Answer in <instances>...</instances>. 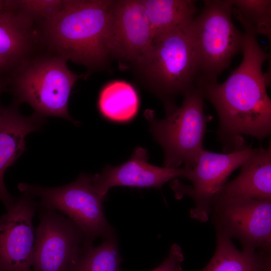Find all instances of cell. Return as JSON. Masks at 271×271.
Wrapping results in <instances>:
<instances>
[{
  "label": "cell",
  "mask_w": 271,
  "mask_h": 271,
  "mask_svg": "<svg viewBox=\"0 0 271 271\" xmlns=\"http://www.w3.org/2000/svg\"><path fill=\"white\" fill-rule=\"evenodd\" d=\"M242 52L240 64L223 83L197 85L217 112V137L229 152L246 146L243 135L262 140L271 132V100L266 92L270 80L262 69L270 55L255 36L246 33Z\"/></svg>",
  "instance_id": "cell-1"
},
{
  "label": "cell",
  "mask_w": 271,
  "mask_h": 271,
  "mask_svg": "<svg viewBox=\"0 0 271 271\" xmlns=\"http://www.w3.org/2000/svg\"><path fill=\"white\" fill-rule=\"evenodd\" d=\"M114 1L63 0L59 12L39 22L40 39L55 54L91 69L110 57L109 31Z\"/></svg>",
  "instance_id": "cell-2"
},
{
  "label": "cell",
  "mask_w": 271,
  "mask_h": 271,
  "mask_svg": "<svg viewBox=\"0 0 271 271\" xmlns=\"http://www.w3.org/2000/svg\"><path fill=\"white\" fill-rule=\"evenodd\" d=\"M67 60L54 54L29 58L12 73L11 84L15 104L30 105L40 116H58L76 124L68 113L72 89L82 75L72 72Z\"/></svg>",
  "instance_id": "cell-3"
},
{
  "label": "cell",
  "mask_w": 271,
  "mask_h": 271,
  "mask_svg": "<svg viewBox=\"0 0 271 271\" xmlns=\"http://www.w3.org/2000/svg\"><path fill=\"white\" fill-rule=\"evenodd\" d=\"M138 68L164 102L167 115L175 111L177 96L197 86V61L189 26L153 41L148 56Z\"/></svg>",
  "instance_id": "cell-4"
},
{
  "label": "cell",
  "mask_w": 271,
  "mask_h": 271,
  "mask_svg": "<svg viewBox=\"0 0 271 271\" xmlns=\"http://www.w3.org/2000/svg\"><path fill=\"white\" fill-rule=\"evenodd\" d=\"M231 0H206L189 29L195 50L197 85L217 82L233 58L242 52L244 34L232 20Z\"/></svg>",
  "instance_id": "cell-5"
},
{
  "label": "cell",
  "mask_w": 271,
  "mask_h": 271,
  "mask_svg": "<svg viewBox=\"0 0 271 271\" xmlns=\"http://www.w3.org/2000/svg\"><path fill=\"white\" fill-rule=\"evenodd\" d=\"M204 97L196 86L184 95L180 107L162 119L155 118L152 110L145 115L151 131L164 152V167L178 168L182 164L193 168L201 153L209 116L204 111Z\"/></svg>",
  "instance_id": "cell-6"
},
{
  "label": "cell",
  "mask_w": 271,
  "mask_h": 271,
  "mask_svg": "<svg viewBox=\"0 0 271 271\" xmlns=\"http://www.w3.org/2000/svg\"><path fill=\"white\" fill-rule=\"evenodd\" d=\"M23 193L38 197V208L58 210L66 215L84 235V244L91 245L96 238L113 234L114 230L106 219L103 203L106 197L93 186L92 176L81 174L73 182L58 187H45L20 183Z\"/></svg>",
  "instance_id": "cell-7"
},
{
  "label": "cell",
  "mask_w": 271,
  "mask_h": 271,
  "mask_svg": "<svg viewBox=\"0 0 271 271\" xmlns=\"http://www.w3.org/2000/svg\"><path fill=\"white\" fill-rule=\"evenodd\" d=\"M255 149L246 146L227 154H218L203 150L194 166L188 168L185 176L192 185H186L175 179L171 188L177 198L191 197L195 205L191 217L201 222L208 220L214 197L218 194L229 175L254 152Z\"/></svg>",
  "instance_id": "cell-8"
},
{
  "label": "cell",
  "mask_w": 271,
  "mask_h": 271,
  "mask_svg": "<svg viewBox=\"0 0 271 271\" xmlns=\"http://www.w3.org/2000/svg\"><path fill=\"white\" fill-rule=\"evenodd\" d=\"M214 224L243 249L270 251L271 199H233L213 204ZM211 211V212H212Z\"/></svg>",
  "instance_id": "cell-9"
},
{
  "label": "cell",
  "mask_w": 271,
  "mask_h": 271,
  "mask_svg": "<svg viewBox=\"0 0 271 271\" xmlns=\"http://www.w3.org/2000/svg\"><path fill=\"white\" fill-rule=\"evenodd\" d=\"M32 271H67L84 244L81 230L56 210L38 208Z\"/></svg>",
  "instance_id": "cell-10"
},
{
  "label": "cell",
  "mask_w": 271,
  "mask_h": 271,
  "mask_svg": "<svg viewBox=\"0 0 271 271\" xmlns=\"http://www.w3.org/2000/svg\"><path fill=\"white\" fill-rule=\"evenodd\" d=\"M6 209L0 217V271H32L37 203L23 193Z\"/></svg>",
  "instance_id": "cell-11"
},
{
  "label": "cell",
  "mask_w": 271,
  "mask_h": 271,
  "mask_svg": "<svg viewBox=\"0 0 271 271\" xmlns=\"http://www.w3.org/2000/svg\"><path fill=\"white\" fill-rule=\"evenodd\" d=\"M152 46L150 25L142 0L114 1L109 39L110 56L138 67Z\"/></svg>",
  "instance_id": "cell-12"
},
{
  "label": "cell",
  "mask_w": 271,
  "mask_h": 271,
  "mask_svg": "<svg viewBox=\"0 0 271 271\" xmlns=\"http://www.w3.org/2000/svg\"><path fill=\"white\" fill-rule=\"evenodd\" d=\"M146 149L137 148L130 159L115 167L107 166L101 173L92 176V183L101 196L109 189L124 186L137 188H161L170 180L185 178L188 168H168L150 164Z\"/></svg>",
  "instance_id": "cell-13"
},
{
  "label": "cell",
  "mask_w": 271,
  "mask_h": 271,
  "mask_svg": "<svg viewBox=\"0 0 271 271\" xmlns=\"http://www.w3.org/2000/svg\"><path fill=\"white\" fill-rule=\"evenodd\" d=\"M44 120L34 113L29 116L22 115L15 104L0 105V200L6 209L16 200L5 185L4 173L25 151V137L38 130Z\"/></svg>",
  "instance_id": "cell-14"
},
{
  "label": "cell",
  "mask_w": 271,
  "mask_h": 271,
  "mask_svg": "<svg viewBox=\"0 0 271 271\" xmlns=\"http://www.w3.org/2000/svg\"><path fill=\"white\" fill-rule=\"evenodd\" d=\"M37 22L25 12L7 10L0 14V77L13 71L30 57L34 44L40 39Z\"/></svg>",
  "instance_id": "cell-15"
},
{
  "label": "cell",
  "mask_w": 271,
  "mask_h": 271,
  "mask_svg": "<svg viewBox=\"0 0 271 271\" xmlns=\"http://www.w3.org/2000/svg\"><path fill=\"white\" fill-rule=\"evenodd\" d=\"M233 180L225 184L213 204L233 199H271V148L255 149Z\"/></svg>",
  "instance_id": "cell-16"
},
{
  "label": "cell",
  "mask_w": 271,
  "mask_h": 271,
  "mask_svg": "<svg viewBox=\"0 0 271 271\" xmlns=\"http://www.w3.org/2000/svg\"><path fill=\"white\" fill-rule=\"evenodd\" d=\"M216 230V248L209 263L200 271H270V252L240 251L231 238Z\"/></svg>",
  "instance_id": "cell-17"
},
{
  "label": "cell",
  "mask_w": 271,
  "mask_h": 271,
  "mask_svg": "<svg viewBox=\"0 0 271 271\" xmlns=\"http://www.w3.org/2000/svg\"><path fill=\"white\" fill-rule=\"evenodd\" d=\"M151 28L152 43L173 31L189 27L197 11L193 0H142Z\"/></svg>",
  "instance_id": "cell-18"
},
{
  "label": "cell",
  "mask_w": 271,
  "mask_h": 271,
  "mask_svg": "<svg viewBox=\"0 0 271 271\" xmlns=\"http://www.w3.org/2000/svg\"><path fill=\"white\" fill-rule=\"evenodd\" d=\"M139 105L137 93L129 83L114 81L101 90L98 107L105 118L117 122H127L137 114Z\"/></svg>",
  "instance_id": "cell-19"
},
{
  "label": "cell",
  "mask_w": 271,
  "mask_h": 271,
  "mask_svg": "<svg viewBox=\"0 0 271 271\" xmlns=\"http://www.w3.org/2000/svg\"><path fill=\"white\" fill-rule=\"evenodd\" d=\"M122 260L117 241L112 234L96 247L84 244L67 271H121Z\"/></svg>",
  "instance_id": "cell-20"
},
{
  "label": "cell",
  "mask_w": 271,
  "mask_h": 271,
  "mask_svg": "<svg viewBox=\"0 0 271 271\" xmlns=\"http://www.w3.org/2000/svg\"><path fill=\"white\" fill-rule=\"evenodd\" d=\"M232 15L242 24L246 34L265 36L271 40V1L231 0Z\"/></svg>",
  "instance_id": "cell-21"
},
{
  "label": "cell",
  "mask_w": 271,
  "mask_h": 271,
  "mask_svg": "<svg viewBox=\"0 0 271 271\" xmlns=\"http://www.w3.org/2000/svg\"><path fill=\"white\" fill-rule=\"evenodd\" d=\"M10 10L23 11L37 22L51 18L57 15L63 5L62 0L7 1Z\"/></svg>",
  "instance_id": "cell-22"
},
{
  "label": "cell",
  "mask_w": 271,
  "mask_h": 271,
  "mask_svg": "<svg viewBox=\"0 0 271 271\" xmlns=\"http://www.w3.org/2000/svg\"><path fill=\"white\" fill-rule=\"evenodd\" d=\"M184 255L180 246L174 244L167 257L159 266L151 271H182Z\"/></svg>",
  "instance_id": "cell-23"
},
{
  "label": "cell",
  "mask_w": 271,
  "mask_h": 271,
  "mask_svg": "<svg viewBox=\"0 0 271 271\" xmlns=\"http://www.w3.org/2000/svg\"><path fill=\"white\" fill-rule=\"evenodd\" d=\"M6 11H7L6 1L0 0V14L4 13Z\"/></svg>",
  "instance_id": "cell-24"
},
{
  "label": "cell",
  "mask_w": 271,
  "mask_h": 271,
  "mask_svg": "<svg viewBox=\"0 0 271 271\" xmlns=\"http://www.w3.org/2000/svg\"><path fill=\"white\" fill-rule=\"evenodd\" d=\"M6 89V83L0 77V95Z\"/></svg>",
  "instance_id": "cell-25"
}]
</instances>
